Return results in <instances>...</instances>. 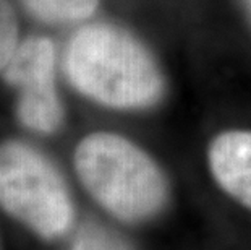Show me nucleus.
Here are the masks:
<instances>
[{
	"label": "nucleus",
	"instance_id": "f257e3e1",
	"mask_svg": "<svg viewBox=\"0 0 251 250\" xmlns=\"http://www.w3.org/2000/svg\"><path fill=\"white\" fill-rule=\"evenodd\" d=\"M63 72L83 96L117 111H146L165 93L156 57L126 29L91 23L72 34L63 52Z\"/></svg>",
	"mask_w": 251,
	"mask_h": 250
},
{
	"label": "nucleus",
	"instance_id": "f03ea898",
	"mask_svg": "<svg viewBox=\"0 0 251 250\" xmlns=\"http://www.w3.org/2000/svg\"><path fill=\"white\" fill-rule=\"evenodd\" d=\"M75 171L99 206L122 222L159 216L169 201V180L146 150L112 132H94L78 143Z\"/></svg>",
	"mask_w": 251,
	"mask_h": 250
},
{
	"label": "nucleus",
	"instance_id": "7ed1b4c3",
	"mask_svg": "<svg viewBox=\"0 0 251 250\" xmlns=\"http://www.w3.org/2000/svg\"><path fill=\"white\" fill-rule=\"evenodd\" d=\"M0 206L46 241L72 229L75 206L62 174L23 141L0 143Z\"/></svg>",
	"mask_w": 251,
	"mask_h": 250
},
{
	"label": "nucleus",
	"instance_id": "20e7f679",
	"mask_svg": "<svg viewBox=\"0 0 251 250\" xmlns=\"http://www.w3.org/2000/svg\"><path fill=\"white\" fill-rule=\"evenodd\" d=\"M3 78L18 89L17 115L37 134H55L63 122V106L55 86V47L47 38L26 39L18 46Z\"/></svg>",
	"mask_w": 251,
	"mask_h": 250
},
{
	"label": "nucleus",
	"instance_id": "39448f33",
	"mask_svg": "<svg viewBox=\"0 0 251 250\" xmlns=\"http://www.w3.org/2000/svg\"><path fill=\"white\" fill-rule=\"evenodd\" d=\"M207 167L228 198L251 211V130H224L207 146Z\"/></svg>",
	"mask_w": 251,
	"mask_h": 250
},
{
	"label": "nucleus",
	"instance_id": "423d86ee",
	"mask_svg": "<svg viewBox=\"0 0 251 250\" xmlns=\"http://www.w3.org/2000/svg\"><path fill=\"white\" fill-rule=\"evenodd\" d=\"M26 10L44 23H75L93 17L99 0H23Z\"/></svg>",
	"mask_w": 251,
	"mask_h": 250
},
{
	"label": "nucleus",
	"instance_id": "0eeeda50",
	"mask_svg": "<svg viewBox=\"0 0 251 250\" xmlns=\"http://www.w3.org/2000/svg\"><path fill=\"white\" fill-rule=\"evenodd\" d=\"M70 250H133L120 234L98 222L84 224L73 239Z\"/></svg>",
	"mask_w": 251,
	"mask_h": 250
},
{
	"label": "nucleus",
	"instance_id": "6e6552de",
	"mask_svg": "<svg viewBox=\"0 0 251 250\" xmlns=\"http://www.w3.org/2000/svg\"><path fill=\"white\" fill-rule=\"evenodd\" d=\"M18 21L8 0H0V70L18 49Z\"/></svg>",
	"mask_w": 251,
	"mask_h": 250
},
{
	"label": "nucleus",
	"instance_id": "1a4fd4ad",
	"mask_svg": "<svg viewBox=\"0 0 251 250\" xmlns=\"http://www.w3.org/2000/svg\"><path fill=\"white\" fill-rule=\"evenodd\" d=\"M240 2H242L245 12H247V17H248L250 23H251V0H240Z\"/></svg>",
	"mask_w": 251,
	"mask_h": 250
}]
</instances>
